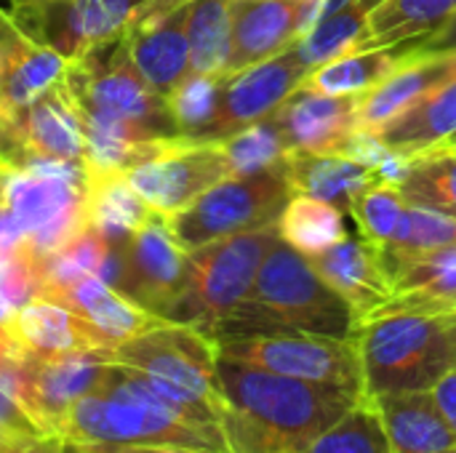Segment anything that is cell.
I'll return each instance as SVG.
<instances>
[{"label": "cell", "mask_w": 456, "mask_h": 453, "mask_svg": "<svg viewBox=\"0 0 456 453\" xmlns=\"http://www.w3.org/2000/svg\"><path fill=\"white\" fill-rule=\"evenodd\" d=\"M64 83L86 128V160L126 174L166 139L182 136L168 99L136 72L123 40L69 61Z\"/></svg>", "instance_id": "1"}, {"label": "cell", "mask_w": 456, "mask_h": 453, "mask_svg": "<svg viewBox=\"0 0 456 453\" xmlns=\"http://www.w3.org/2000/svg\"><path fill=\"white\" fill-rule=\"evenodd\" d=\"M216 371L232 453H299L363 398L224 355H219Z\"/></svg>", "instance_id": "2"}, {"label": "cell", "mask_w": 456, "mask_h": 453, "mask_svg": "<svg viewBox=\"0 0 456 453\" xmlns=\"http://www.w3.org/2000/svg\"><path fill=\"white\" fill-rule=\"evenodd\" d=\"M361 328L353 307L318 275L305 254L286 240L267 251L251 296L214 334V342L251 334H318L355 339Z\"/></svg>", "instance_id": "3"}, {"label": "cell", "mask_w": 456, "mask_h": 453, "mask_svg": "<svg viewBox=\"0 0 456 453\" xmlns=\"http://www.w3.org/2000/svg\"><path fill=\"white\" fill-rule=\"evenodd\" d=\"M59 441L69 446L142 443L232 453L224 433L190 425L155 395L139 371L115 363H110L99 387L67 414Z\"/></svg>", "instance_id": "4"}, {"label": "cell", "mask_w": 456, "mask_h": 453, "mask_svg": "<svg viewBox=\"0 0 456 453\" xmlns=\"http://www.w3.org/2000/svg\"><path fill=\"white\" fill-rule=\"evenodd\" d=\"M107 363L139 371L155 395L190 425L224 433L216 342L187 323H160L134 339L104 347Z\"/></svg>", "instance_id": "5"}, {"label": "cell", "mask_w": 456, "mask_h": 453, "mask_svg": "<svg viewBox=\"0 0 456 453\" xmlns=\"http://www.w3.org/2000/svg\"><path fill=\"white\" fill-rule=\"evenodd\" d=\"M355 344L363 374V398L430 392L456 363L449 315H379L358 328Z\"/></svg>", "instance_id": "6"}, {"label": "cell", "mask_w": 456, "mask_h": 453, "mask_svg": "<svg viewBox=\"0 0 456 453\" xmlns=\"http://www.w3.org/2000/svg\"><path fill=\"white\" fill-rule=\"evenodd\" d=\"M8 208L35 256H48L88 230V160H27L0 174Z\"/></svg>", "instance_id": "7"}, {"label": "cell", "mask_w": 456, "mask_h": 453, "mask_svg": "<svg viewBox=\"0 0 456 453\" xmlns=\"http://www.w3.org/2000/svg\"><path fill=\"white\" fill-rule=\"evenodd\" d=\"M278 238L273 222L187 251V283L168 320L195 326L214 339L216 328L251 296L256 272Z\"/></svg>", "instance_id": "8"}, {"label": "cell", "mask_w": 456, "mask_h": 453, "mask_svg": "<svg viewBox=\"0 0 456 453\" xmlns=\"http://www.w3.org/2000/svg\"><path fill=\"white\" fill-rule=\"evenodd\" d=\"M283 163L259 174H232L206 190L192 206L168 216V230L182 248L192 251L206 243L273 224L291 198Z\"/></svg>", "instance_id": "9"}, {"label": "cell", "mask_w": 456, "mask_h": 453, "mask_svg": "<svg viewBox=\"0 0 456 453\" xmlns=\"http://www.w3.org/2000/svg\"><path fill=\"white\" fill-rule=\"evenodd\" d=\"M219 355L323 387L363 395V374L355 339L318 334H251L216 342Z\"/></svg>", "instance_id": "10"}, {"label": "cell", "mask_w": 456, "mask_h": 453, "mask_svg": "<svg viewBox=\"0 0 456 453\" xmlns=\"http://www.w3.org/2000/svg\"><path fill=\"white\" fill-rule=\"evenodd\" d=\"M123 176L155 214L168 219L192 206L216 182L232 176V168L219 142L176 136L166 139Z\"/></svg>", "instance_id": "11"}, {"label": "cell", "mask_w": 456, "mask_h": 453, "mask_svg": "<svg viewBox=\"0 0 456 453\" xmlns=\"http://www.w3.org/2000/svg\"><path fill=\"white\" fill-rule=\"evenodd\" d=\"M152 0H40L16 3L11 16L40 45L75 61L123 37Z\"/></svg>", "instance_id": "12"}, {"label": "cell", "mask_w": 456, "mask_h": 453, "mask_svg": "<svg viewBox=\"0 0 456 453\" xmlns=\"http://www.w3.org/2000/svg\"><path fill=\"white\" fill-rule=\"evenodd\" d=\"M187 283V248L155 214L120 246V275L115 288L139 307L168 320Z\"/></svg>", "instance_id": "13"}, {"label": "cell", "mask_w": 456, "mask_h": 453, "mask_svg": "<svg viewBox=\"0 0 456 453\" xmlns=\"http://www.w3.org/2000/svg\"><path fill=\"white\" fill-rule=\"evenodd\" d=\"M307 67L289 48L240 72L224 75L214 117L192 136L200 142H222L265 117H270L305 80Z\"/></svg>", "instance_id": "14"}, {"label": "cell", "mask_w": 456, "mask_h": 453, "mask_svg": "<svg viewBox=\"0 0 456 453\" xmlns=\"http://www.w3.org/2000/svg\"><path fill=\"white\" fill-rule=\"evenodd\" d=\"M190 3L192 0H152L120 37L136 72L166 99L190 75Z\"/></svg>", "instance_id": "15"}, {"label": "cell", "mask_w": 456, "mask_h": 453, "mask_svg": "<svg viewBox=\"0 0 456 453\" xmlns=\"http://www.w3.org/2000/svg\"><path fill=\"white\" fill-rule=\"evenodd\" d=\"M107 368L110 363L104 358V347L53 360H37L24 352V371L16 400L48 435L59 438L67 414L77 400L99 387Z\"/></svg>", "instance_id": "16"}, {"label": "cell", "mask_w": 456, "mask_h": 453, "mask_svg": "<svg viewBox=\"0 0 456 453\" xmlns=\"http://www.w3.org/2000/svg\"><path fill=\"white\" fill-rule=\"evenodd\" d=\"M27 160H83L86 128L64 80L5 117Z\"/></svg>", "instance_id": "17"}, {"label": "cell", "mask_w": 456, "mask_h": 453, "mask_svg": "<svg viewBox=\"0 0 456 453\" xmlns=\"http://www.w3.org/2000/svg\"><path fill=\"white\" fill-rule=\"evenodd\" d=\"M358 96H329L297 88L275 112V123L294 155H337L358 131Z\"/></svg>", "instance_id": "18"}, {"label": "cell", "mask_w": 456, "mask_h": 453, "mask_svg": "<svg viewBox=\"0 0 456 453\" xmlns=\"http://www.w3.org/2000/svg\"><path fill=\"white\" fill-rule=\"evenodd\" d=\"M37 296L51 299L75 312L77 318H83L86 323H91L110 342V347L166 323V318L139 307L118 288H112L107 280L91 272L45 283Z\"/></svg>", "instance_id": "19"}, {"label": "cell", "mask_w": 456, "mask_h": 453, "mask_svg": "<svg viewBox=\"0 0 456 453\" xmlns=\"http://www.w3.org/2000/svg\"><path fill=\"white\" fill-rule=\"evenodd\" d=\"M307 259L318 275L353 307L361 323L374 318L395 294V283L382 259V251L366 238H345L329 251Z\"/></svg>", "instance_id": "20"}, {"label": "cell", "mask_w": 456, "mask_h": 453, "mask_svg": "<svg viewBox=\"0 0 456 453\" xmlns=\"http://www.w3.org/2000/svg\"><path fill=\"white\" fill-rule=\"evenodd\" d=\"M307 0H232V51L227 75L289 51L299 40Z\"/></svg>", "instance_id": "21"}, {"label": "cell", "mask_w": 456, "mask_h": 453, "mask_svg": "<svg viewBox=\"0 0 456 453\" xmlns=\"http://www.w3.org/2000/svg\"><path fill=\"white\" fill-rule=\"evenodd\" d=\"M11 336L21 352L37 360H53L110 347V342L91 323L43 296H35L27 304L16 307Z\"/></svg>", "instance_id": "22"}, {"label": "cell", "mask_w": 456, "mask_h": 453, "mask_svg": "<svg viewBox=\"0 0 456 453\" xmlns=\"http://www.w3.org/2000/svg\"><path fill=\"white\" fill-rule=\"evenodd\" d=\"M393 283H395L393 299L374 318L393 315V312H417V315L456 312V243L428 251L401 264L393 272Z\"/></svg>", "instance_id": "23"}, {"label": "cell", "mask_w": 456, "mask_h": 453, "mask_svg": "<svg viewBox=\"0 0 456 453\" xmlns=\"http://www.w3.org/2000/svg\"><path fill=\"white\" fill-rule=\"evenodd\" d=\"M379 414L393 453H444L456 449L433 392H393L369 398Z\"/></svg>", "instance_id": "24"}, {"label": "cell", "mask_w": 456, "mask_h": 453, "mask_svg": "<svg viewBox=\"0 0 456 453\" xmlns=\"http://www.w3.org/2000/svg\"><path fill=\"white\" fill-rule=\"evenodd\" d=\"M456 69V53L446 56H414L403 61L390 77L358 96V131L377 133L385 123L406 112L428 91H433L446 75Z\"/></svg>", "instance_id": "25"}, {"label": "cell", "mask_w": 456, "mask_h": 453, "mask_svg": "<svg viewBox=\"0 0 456 453\" xmlns=\"http://www.w3.org/2000/svg\"><path fill=\"white\" fill-rule=\"evenodd\" d=\"M377 136L403 155L456 144V69L406 112L385 123Z\"/></svg>", "instance_id": "26"}, {"label": "cell", "mask_w": 456, "mask_h": 453, "mask_svg": "<svg viewBox=\"0 0 456 453\" xmlns=\"http://www.w3.org/2000/svg\"><path fill=\"white\" fill-rule=\"evenodd\" d=\"M283 176L294 195H310L350 211L353 200L377 184V174L342 155H294L283 160Z\"/></svg>", "instance_id": "27"}, {"label": "cell", "mask_w": 456, "mask_h": 453, "mask_svg": "<svg viewBox=\"0 0 456 453\" xmlns=\"http://www.w3.org/2000/svg\"><path fill=\"white\" fill-rule=\"evenodd\" d=\"M411 43L390 45V48H363V51H347L331 61H323L313 69H307L299 88L329 93V96H353L366 93L374 85H379L385 77H390L403 61L414 59Z\"/></svg>", "instance_id": "28"}, {"label": "cell", "mask_w": 456, "mask_h": 453, "mask_svg": "<svg viewBox=\"0 0 456 453\" xmlns=\"http://www.w3.org/2000/svg\"><path fill=\"white\" fill-rule=\"evenodd\" d=\"M152 216L155 211L131 190L120 171L88 163V227L110 246L126 243Z\"/></svg>", "instance_id": "29"}, {"label": "cell", "mask_w": 456, "mask_h": 453, "mask_svg": "<svg viewBox=\"0 0 456 453\" xmlns=\"http://www.w3.org/2000/svg\"><path fill=\"white\" fill-rule=\"evenodd\" d=\"M454 11L456 0H382L369 13L355 51L417 43L436 32Z\"/></svg>", "instance_id": "30"}, {"label": "cell", "mask_w": 456, "mask_h": 453, "mask_svg": "<svg viewBox=\"0 0 456 453\" xmlns=\"http://www.w3.org/2000/svg\"><path fill=\"white\" fill-rule=\"evenodd\" d=\"M281 240L305 256L329 251L347 238L345 211L329 200L310 195H291L275 219Z\"/></svg>", "instance_id": "31"}, {"label": "cell", "mask_w": 456, "mask_h": 453, "mask_svg": "<svg viewBox=\"0 0 456 453\" xmlns=\"http://www.w3.org/2000/svg\"><path fill=\"white\" fill-rule=\"evenodd\" d=\"M67 69L69 59L27 37V43L13 53L0 77V117H11L16 109H21L43 91L64 80Z\"/></svg>", "instance_id": "32"}, {"label": "cell", "mask_w": 456, "mask_h": 453, "mask_svg": "<svg viewBox=\"0 0 456 453\" xmlns=\"http://www.w3.org/2000/svg\"><path fill=\"white\" fill-rule=\"evenodd\" d=\"M187 40L190 72L224 77L232 51V0H192Z\"/></svg>", "instance_id": "33"}, {"label": "cell", "mask_w": 456, "mask_h": 453, "mask_svg": "<svg viewBox=\"0 0 456 453\" xmlns=\"http://www.w3.org/2000/svg\"><path fill=\"white\" fill-rule=\"evenodd\" d=\"M452 243H456V216L430 206L406 203L393 240L379 251L393 275L401 264Z\"/></svg>", "instance_id": "34"}, {"label": "cell", "mask_w": 456, "mask_h": 453, "mask_svg": "<svg viewBox=\"0 0 456 453\" xmlns=\"http://www.w3.org/2000/svg\"><path fill=\"white\" fill-rule=\"evenodd\" d=\"M406 203L430 206L456 216V147L411 155V171L398 187Z\"/></svg>", "instance_id": "35"}, {"label": "cell", "mask_w": 456, "mask_h": 453, "mask_svg": "<svg viewBox=\"0 0 456 453\" xmlns=\"http://www.w3.org/2000/svg\"><path fill=\"white\" fill-rule=\"evenodd\" d=\"M299 453H393V449L377 409L369 398H361L339 422Z\"/></svg>", "instance_id": "36"}, {"label": "cell", "mask_w": 456, "mask_h": 453, "mask_svg": "<svg viewBox=\"0 0 456 453\" xmlns=\"http://www.w3.org/2000/svg\"><path fill=\"white\" fill-rule=\"evenodd\" d=\"M219 144L230 160L232 174H259L267 168H278L289 155L286 139L273 115L222 139Z\"/></svg>", "instance_id": "37"}, {"label": "cell", "mask_w": 456, "mask_h": 453, "mask_svg": "<svg viewBox=\"0 0 456 453\" xmlns=\"http://www.w3.org/2000/svg\"><path fill=\"white\" fill-rule=\"evenodd\" d=\"M403 208H406V198L401 195V190L395 184L377 182L353 200L350 214L361 235L377 248H385L401 224Z\"/></svg>", "instance_id": "38"}, {"label": "cell", "mask_w": 456, "mask_h": 453, "mask_svg": "<svg viewBox=\"0 0 456 453\" xmlns=\"http://www.w3.org/2000/svg\"><path fill=\"white\" fill-rule=\"evenodd\" d=\"M224 77L222 75H195L190 72L168 96L171 115L182 131V136H195L211 117L219 101Z\"/></svg>", "instance_id": "39"}, {"label": "cell", "mask_w": 456, "mask_h": 453, "mask_svg": "<svg viewBox=\"0 0 456 453\" xmlns=\"http://www.w3.org/2000/svg\"><path fill=\"white\" fill-rule=\"evenodd\" d=\"M48 441H59L48 435L32 414L8 392L0 387V449H37Z\"/></svg>", "instance_id": "40"}, {"label": "cell", "mask_w": 456, "mask_h": 453, "mask_svg": "<svg viewBox=\"0 0 456 453\" xmlns=\"http://www.w3.org/2000/svg\"><path fill=\"white\" fill-rule=\"evenodd\" d=\"M390 152H393V147H387L377 133H371V131H355L342 144V150L337 155H342V158H347V160H353V163H358V166H363L369 171H377Z\"/></svg>", "instance_id": "41"}, {"label": "cell", "mask_w": 456, "mask_h": 453, "mask_svg": "<svg viewBox=\"0 0 456 453\" xmlns=\"http://www.w3.org/2000/svg\"><path fill=\"white\" fill-rule=\"evenodd\" d=\"M417 56H446V53H456V11L428 37L411 43Z\"/></svg>", "instance_id": "42"}, {"label": "cell", "mask_w": 456, "mask_h": 453, "mask_svg": "<svg viewBox=\"0 0 456 453\" xmlns=\"http://www.w3.org/2000/svg\"><path fill=\"white\" fill-rule=\"evenodd\" d=\"M27 32L16 24V19L5 11H0V77L8 67V61L13 59V53L27 43Z\"/></svg>", "instance_id": "43"}, {"label": "cell", "mask_w": 456, "mask_h": 453, "mask_svg": "<svg viewBox=\"0 0 456 453\" xmlns=\"http://www.w3.org/2000/svg\"><path fill=\"white\" fill-rule=\"evenodd\" d=\"M430 392H433V398H436V403H438L449 430L454 433L456 438V363L438 379V384Z\"/></svg>", "instance_id": "44"}, {"label": "cell", "mask_w": 456, "mask_h": 453, "mask_svg": "<svg viewBox=\"0 0 456 453\" xmlns=\"http://www.w3.org/2000/svg\"><path fill=\"white\" fill-rule=\"evenodd\" d=\"M86 453H206L182 446H142V443H102V446H80Z\"/></svg>", "instance_id": "45"}, {"label": "cell", "mask_w": 456, "mask_h": 453, "mask_svg": "<svg viewBox=\"0 0 456 453\" xmlns=\"http://www.w3.org/2000/svg\"><path fill=\"white\" fill-rule=\"evenodd\" d=\"M24 163H27V158H24L21 147L16 144L8 123L0 117V174H8L13 168H21Z\"/></svg>", "instance_id": "46"}, {"label": "cell", "mask_w": 456, "mask_h": 453, "mask_svg": "<svg viewBox=\"0 0 456 453\" xmlns=\"http://www.w3.org/2000/svg\"><path fill=\"white\" fill-rule=\"evenodd\" d=\"M13 315H16V307L0 294V350H8V347H16L13 336H11V326H13ZM19 350V347H16Z\"/></svg>", "instance_id": "47"}, {"label": "cell", "mask_w": 456, "mask_h": 453, "mask_svg": "<svg viewBox=\"0 0 456 453\" xmlns=\"http://www.w3.org/2000/svg\"><path fill=\"white\" fill-rule=\"evenodd\" d=\"M0 453H61V441H48L37 449H0Z\"/></svg>", "instance_id": "48"}, {"label": "cell", "mask_w": 456, "mask_h": 453, "mask_svg": "<svg viewBox=\"0 0 456 453\" xmlns=\"http://www.w3.org/2000/svg\"><path fill=\"white\" fill-rule=\"evenodd\" d=\"M61 453H86L80 446H69V443H61Z\"/></svg>", "instance_id": "49"}, {"label": "cell", "mask_w": 456, "mask_h": 453, "mask_svg": "<svg viewBox=\"0 0 456 453\" xmlns=\"http://www.w3.org/2000/svg\"><path fill=\"white\" fill-rule=\"evenodd\" d=\"M449 323H452V334H454V344H456V312L449 315Z\"/></svg>", "instance_id": "50"}, {"label": "cell", "mask_w": 456, "mask_h": 453, "mask_svg": "<svg viewBox=\"0 0 456 453\" xmlns=\"http://www.w3.org/2000/svg\"><path fill=\"white\" fill-rule=\"evenodd\" d=\"M16 3H40V0H13V5H16Z\"/></svg>", "instance_id": "51"}, {"label": "cell", "mask_w": 456, "mask_h": 453, "mask_svg": "<svg viewBox=\"0 0 456 453\" xmlns=\"http://www.w3.org/2000/svg\"><path fill=\"white\" fill-rule=\"evenodd\" d=\"M444 453H456V449H449V451H444Z\"/></svg>", "instance_id": "52"}, {"label": "cell", "mask_w": 456, "mask_h": 453, "mask_svg": "<svg viewBox=\"0 0 456 453\" xmlns=\"http://www.w3.org/2000/svg\"><path fill=\"white\" fill-rule=\"evenodd\" d=\"M452 147H456V144H452Z\"/></svg>", "instance_id": "53"}]
</instances>
